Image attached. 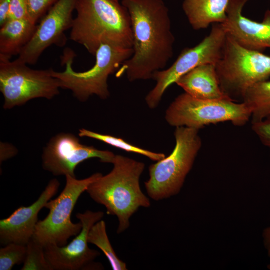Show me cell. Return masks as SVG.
Masks as SVG:
<instances>
[{
	"instance_id": "4316f807",
	"label": "cell",
	"mask_w": 270,
	"mask_h": 270,
	"mask_svg": "<svg viewBox=\"0 0 270 270\" xmlns=\"http://www.w3.org/2000/svg\"><path fill=\"white\" fill-rule=\"evenodd\" d=\"M17 153L16 150L10 144H0V164L14 156Z\"/></svg>"
},
{
	"instance_id": "8fae6325",
	"label": "cell",
	"mask_w": 270,
	"mask_h": 270,
	"mask_svg": "<svg viewBox=\"0 0 270 270\" xmlns=\"http://www.w3.org/2000/svg\"><path fill=\"white\" fill-rule=\"evenodd\" d=\"M116 155L80 143L70 133H60L52 138L42 154L43 168L54 176H70L76 178L75 170L85 160L98 158L102 163H113Z\"/></svg>"
},
{
	"instance_id": "ba28073f",
	"label": "cell",
	"mask_w": 270,
	"mask_h": 270,
	"mask_svg": "<svg viewBox=\"0 0 270 270\" xmlns=\"http://www.w3.org/2000/svg\"><path fill=\"white\" fill-rule=\"evenodd\" d=\"M251 116L250 109L243 102L236 103L232 100H200L184 92L170 104L166 110L165 118L172 126L200 130L206 125L225 122L242 126Z\"/></svg>"
},
{
	"instance_id": "d4e9b609",
	"label": "cell",
	"mask_w": 270,
	"mask_h": 270,
	"mask_svg": "<svg viewBox=\"0 0 270 270\" xmlns=\"http://www.w3.org/2000/svg\"><path fill=\"white\" fill-rule=\"evenodd\" d=\"M29 18L27 0H12L7 20Z\"/></svg>"
},
{
	"instance_id": "ac0fdd59",
	"label": "cell",
	"mask_w": 270,
	"mask_h": 270,
	"mask_svg": "<svg viewBox=\"0 0 270 270\" xmlns=\"http://www.w3.org/2000/svg\"><path fill=\"white\" fill-rule=\"evenodd\" d=\"M36 27L29 18L6 22L0 30V58L10 60L14 56H19L33 37Z\"/></svg>"
},
{
	"instance_id": "8992f818",
	"label": "cell",
	"mask_w": 270,
	"mask_h": 270,
	"mask_svg": "<svg viewBox=\"0 0 270 270\" xmlns=\"http://www.w3.org/2000/svg\"><path fill=\"white\" fill-rule=\"evenodd\" d=\"M220 87L231 99L242 98L248 89L270 78V56L244 48L228 36L216 65Z\"/></svg>"
},
{
	"instance_id": "5bb4252c",
	"label": "cell",
	"mask_w": 270,
	"mask_h": 270,
	"mask_svg": "<svg viewBox=\"0 0 270 270\" xmlns=\"http://www.w3.org/2000/svg\"><path fill=\"white\" fill-rule=\"evenodd\" d=\"M250 0H230L226 9L227 18L222 24L228 36L246 49L262 52L270 48V10L261 22L245 17L242 10Z\"/></svg>"
},
{
	"instance_id": "9c48e42d",
	"label": "cell",
	"mask_w": 270,
	"mask_h": 270,
	"mask_svg": "<svg viewBox=\"0 0 270 270\" xmlns=\"http://www.w3.org/2000/svg\"><path fill=\"white\" fill-rule=\"evenodd\" d=\"M52 69L36 70L16 60L0 58V91L6 110L22 106L38 98L52 100L60 94L58 80Z\"/></svg>"
},
{
	"instance_id": "7402d4cb",
	"label": "cell",
	"mask_w": 270,
	"mask_h": 270,
	"mask_svg": "<svg viewBox=\"0 0 270 270\" xmlns=\"http://www.w3.org/2000/svg\"><path fill=\"white\" fill-rule=\"evenodd\" d=\"M27 252L22 270H54L46 259L44 248L34 239L26 245Z\"/></svg>"
},
{
	"instance_id": "f546056e",
	"label": "cell",
	"mask_w": 270,
	"mask_h": 270,
	"mask_svg": "<svg viewBox=\"0 0 270 270\" xmlns=\"http://www.w3.org/2000/svg\"><path fill=\"white\" fill-rule=\"evenodd\" d=\"M267 268H268V270H270V264H268V265Z\"/></svg>"
},
{
	"instance_id": "484cf974",
	"label": "cell",
	"mask_w": 270,
	"mask_h": 270,
	"mask_svg": "<svg viewBox=\"0 0 270 270\" xmlns=\"http://www.w3.org/2000/svg\"><path fill=\"white\" fill-rule=\"evenodd\" d=\"M252 130L262 143L270 148V116L262 120L252 122Z\"/></svg>"
},
{
	"instance_id": "4fadbf2b",
	"label": "cell",
	"mask_w": 270,
	"mask_h": 270,
	"mask_svg": "<svg viewBox=\"0 0 270 270\" xmlns=\"http://www.w3.org/2000/svg\"><path fill=\"white\" fill-rule=\"evenodd\" d=\"M104 212L86 210L78 213L76 217L82 224L80 232L69 244L63 246L49 245L44 247L46 260L54 270H90L100 268L94 261L100 256L88 246V235L92 226L102 220Z\"/></svg>"
},
{
	"instance_id": "f1b7e54d",
	"label": "cell",
	"mask_w": 270,
	"mask_h": 270,
	"mask_svg": "<svg viewBox=\"0 0 270 270\" xmlns=\"http://www.w3.org/2000/svg\"><path fill=\"white\" fill-rule=\"evenodd\" d=\"M265 248L270 257V226L265 228L262 234Z\"/></svg>"
},
{
	"instance_id": "3957f363",
	"label": "cell",
	"mask_w": 270,
	"mask_h": 270,
	"mask_svg": "<svg viewBox=\"0 0 270 270\" xmlns=\"http://www.w3.org/2000/svg\"><path fill=\"white\" fill-rule=\"evenodd\" d=\"M112 164V170L92 182L86 192L95 202L105 206L108 215L117 217V233L120 234L129 228L132 215L141 207L149 208L150 202L140 186L144 164L116 155Z\"/></svg>"
},
{
	"instance_id": "7c38bea8",
	"label": "cell",
	"mask_w": 270,
	"mask_h": 270,
	"mask_svg": "<svg viewBox=\"0 0 270 270\" xmlns=\"http://www.w3.org/2000/svg\"><path fill=\"white\" fill-rule=\"evenodd\" d=\"M78 0H59L48 11L34 35L18 56L17 60L27 64L37 62L42 53L55 44L63 46L66 42L65 32L72 28Z\"/></svg>"
},
{
	"instance_id": "9a60e30c",
	"label": "cell",
	"mask_w": 270,
	"mask_h": 270,
	"mask_svg": "<svg viewBox=\"0 0 270 270\" xmlns=\"http://www.w3.org/2000/svg\"><path fill=\"white\" fill-rule=\"evenodd\" d=\"M60 182L50 181L38 198L28 206H21L9 217L0 220V243L6 246L16 243L26 246L34 234L40 211L58 192Z\"/></svg>"
},
{
	"instance_id": "4dcf8cb0",
	"label": "cell",
	"mask_w": 270,
	"mask_h": 270,
	"mask_svg": "<svg viewBox=\"0 0 270 270\" xmlns=\"http://www.w3.org/2000/svg\"><path fill=\"white\" fill-rule=\"evenodd\" d=\"M113 0L116 1V2H119V0Z\"/></svg>"
},
{
	"instance_id": "cb8c5ba5",
	"label": "cell",
	"mask_w": 270,
	"mask_h": 270,
	"mask_svg": "<svg viewBox=\"0 0 270 270\" xmlns=\"http://www.w3.org/2000/svg\"><path fill=\"white\" fill-rule=\"evenodd\" d=\"M58 0H27L29 18L36 24Z\"/></svg>"
},
{
	"instance_id": "30bf717a",
	"label": "cell",
	"mask_w": 270,
	"mask_h": 270,
	"mask_svg": "<svg viewBox=\"0 0 270 270\" xmlns=\"http://www.w3.org/2000/svg\"><path fill=\"white\" fill-rule=\"evenodd\" d=\"M226 37L227 32L222 24H213L209 34L200 43L183 50L168 69L154 72L152 79L156 84L145 99L148 106L156 108L167 89L194 68L206 64L216 65L222 56Z\"/></svg>"
},
{
	"instance_id": "44dd1931",
	"label": "cell",
	"mask_w": 270,
	"mask_h": 270,
	"mask_svg": "<svg viewBox=\"0 0 270 270\" xmlns=\"http://www.w3.org/2000/svg\"><path fill=\"white\" fill-rule=\"evenodd\" d=\"M78 134L80 137L95 139L126 152L144 156L153 161L158 162L166 158L164 154L154 152L141 148L129 144L122 138L110 135L97 133L85 128L80 130Z\"/></svg>"
},
{
	"instance_id": "7a4b0ae2",
	"label": "cell",
	"mask_w": 270,
	"mask_h": 270,
	"mask_svg": "<svg viewBox=\"0 0 270 270\" xmlns=\"http://www.w3.org/2000/svg\"><path fill=\"white\" fill-rule=\"evenodd\" d=\"M70 38L95 56L100 46L110 44L132 48L129 14L113 0H78Z\"/></svg>"
},
{
	"instance_id": "ffe728a7",
	"label": "cell",
	"mask_w": 270,
	"mask_h": 270,
	"mask_svg": "<svg viewBox=\"0 0 270 270\" xmlns=\"http://www.w3.org/2000/svg\"><path fill=\"white\" fill-rule=\"evenodd\" d=\"M88 242L96 246L104 252L112 270L128 269L126 264L118 258L110 242L104 220H102L92 226L88 235Z\"/></svg>"
},
{
	"instance_id": "2e32d148",
	"label": "cell",
	"mask_w": 270,
	"mask_h": 270,
	"mask_svg": "<svg viewBox=\"0 0 270 270\" xmlns=\"http://www.w3.org/2000/svg\"><path fill=\"white\" fill-rule=\"evenodd\" d=\"M176 84L185 92L198 99L232 100L222 91L214 64H203L194 68L181 76Z\"/></svg>"
},
{
	"instance_id": "5b68a950",
	"label": "cell",
	"mask_w": 270,
	"mask_h": 270,
	"mask_svg": "<svg viewBox=\"0 0 270 270\" xmlns=\"http://www.w3.org/2000/svg\"><path fill=\"white\" fill-rule=\"evenodd\" d=\"M198 131L186 126L176 128L172 153L150 166V178L144 184L152 200H163L180 192L202 146Z\"/></svg>"
},
{
	"instance_id": "603a6c76",
	"label": "cell",
	"mask_w": 270,
	"mask_h": 270,
	"mask_svg": "<svg viewBox=\"0 0 270 270\" xmlns=\"http://www.w3.org/2000/svg\"><path fill=\"white\" fill-rule=\"evenodd\" d=\"M26 246L10 243L0 249V270H11L16 264L24 262Z\"/></svg>"
},
{
	"instance_id": "6da1fadb",
	"label": "cell",
	"mask_w": 270,
	"mask_h": 270,
	"mask_svg": "<svg viewBox=\"0 0 270 270\" xmlns=\"http://www.w3.org/2000/svg\"><path fill=\"white\" fill-rule=\"evenodd\" d=\"M130 19L134 53L118 76L126 74L130 82L152 79L174 54L175 38L169 10L162 0H122Z\"/></svg>"
},
{
	"instance_id": "e0dca14e",
	"label": "cell",
	"mask_w": 270,
	"mask_h": 270,
	"mask_svg": "<svg viewBox=\"0 0 270 270\" xmlns=\"http://www.w3.org/2000/svg\"><path fill=\"white\" fill-rule=\"evenodd\" d=\"M230 0H184L183 11L192 28L204 30L211 24H223L227 18Z\"/></svg>"
},
{
	"instance_id": "52a82bcc",
	"label": "cell",
	"mask_w": 270,
	"mask_h": 270,
	"mask_svg": "<svg viewBox=\"0 0 270 270\" xmlns=\"http://www.w3.org/2000/svg\"><path fill=\"white\" fill-rule=\"evenodd\" d=\"M102 175L97 172L82 180L66 176L64 189L58 198L46 204L45 208L49 210V213L44 220L38 222L32 238L44 248L49 245L63 246L70 238L76 236L82 224L72 222V214L80 196Z\"/></svg>"
},
{
	"instance_id": "d6986e66",
	"label": "cell",
	"mask_w": 270,
	"mask_h": 270,
	"mask_svg": "<svg viewBox=\"0 0 270 270\" xmlns=\"http://www.w3.org/2000/svg\"><path fill=\"white\" fill-rule=\"evenodd\" d=\"M242 99L251 112L252 122L270 116V80L254 84L247 90Z\"/></svg>"
},
{
	"instance_id": "83f0119b",
	"label": "cell",
	"mask_w": 270,
	"mask_h": 270,
	"mask_svg": "<svg viewBox=\"0 0 270 270\" xmlns=\"http://www.w3.org/2000/svg\"><path fill=\"white\" fill-rule=\"evenodd\" d=\"M12 0H0V26L7 20L8 14Z\"/></svg>"
},
{
	"instance_id": "277c9868",
	"label": "cell",
	"mask_w": 270,
	"mask_h": 270,
	"mask_svg": "<svg viewBox=\"0 0 270 270\" xmlns=\"http://www.w3.org/2000/svg\"><path fill=\"white\" fill-rule=\"evenodd\" d=\"M133 53L132 48L102 44L95 55L94 66L86 72H76L72 67L74 52L68 50L62 58L65 70L57 72L52 69L51 73L58 80L60 88L71 90L79 101L85 102L94 95L105 100L110 96L108 84L109 76L130 58Z\"/></svg>"
}]
</instances>
